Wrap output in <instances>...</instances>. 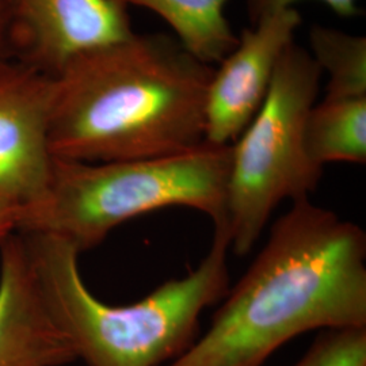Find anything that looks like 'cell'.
Here are the masks:
<instances>
[{
  "label": "cell",
  "mask_w": 366,
  "mask_h": 366,
  "mask_svg": "<svg viewBox=\"0 0 366 366\" xmlns=\"http://www.w3.org/2000/svg\"><path fill=\"white\" fill-rule=\"evenodd\" d=\"M366 327V234L310 199L292 202L210 327L167 366H262L314 330Z\"/></svg>",
  "instance_id": "6da1fadb"
},
{
  "label": "cell",
  "mask_w": 366,
  "mask_h": 366,
  "mask_svg": "<svg viewBox=\"0 0 366 366\" xmlns=\"http://www.w3.org/2000/svg\"><path fill=\"white\" fill-rule=\"evenodd\" d=\"M209 66L169 34L81 53L53 78V157L107 163L167 157L205 142Z\"/></svg>",
  "instance_id": "7a4b0ae2"
},
{
  "label": "cell",
  "mask_w": 366,
  "mask_h": 366,
  "mask_svg": "<svg viewBox=\"0 0 366 366\" xmlns=\"http://www.w3.org/2000/svg\"><path fill=\"white\" fill-rule=\"evenodd\" d=\"M22 236L48 308L87 366L169 365L196 342L201 314L229 290L227 229H214L209 252L193 272L128 305L92 295L80 274V252L69 242Z\"/></svg>",
  "instance_id": "3957f363"
},
{
  "label": "cell",
  "mask_w": 366,
  "mask_h": 366,
  "mask_svg": "<svg viewBox=\"0 0 366 366\" xmlns=\"http://www.w3.org/2000/svg\"><path fill=\"white\" fill-rule=\"evenodd\" d=\"M232 145L204 142L167 157L84 163L56 159L45 192L16 210L22 235H53L79 252L97 247L118 225L171 207L198 210L227 229Z\"/></svg>",
  "instance_id": "277c9868"
},
{
  "label": "cell",
  "mask_w": 366,
  "mask_h": 366,
  "mask_svg": "<svg viewBox=\"0 0 366 366\" xmlns=\"http://www.w3.org/2000/svg\"><path fill=\"white\" fill-rule=\"evenodd\" d=\"M322 75L311 53L290 44L261 109L232 144L227 231L236 255L249 254L282 201L310 199L320 182L323 169L307 155L304 125Z\"/></svg>",
  "instance_id": "5b68a950"
},
{
  "label": "cell",
  "mask_w": 366,
  "mask_h": 366,
  "mask_svg": "<svg viewBox=\"0 0 366 366\" xmlns=\"http://www.w3.org/2000/svg\"><path fill=\"white\" fill-rule=\"evenodd\" d=\"M53 78L0 57V194L18 207L37 199L52 175Z\"/></svg>",
  "instance_id": "8992f818"
},
{
  "label": "cell",
  "mask_w": 366,
  "mask_h": 366,
  "mask_svg": "<svg viewBox=\"0 0 366 366\" xmlns=\"http://www.w3.org/2000/svg\"><path fill=\"white\" fill-rule=\"evenodd\" d=\"M301 15L295 7L244 29L212 75L205 102V142L232 145L267 95L280 59L295 42Z\"/></svg>",
  "instance_id": "52a82bcc"
},
{
  "label": "cell",
  "mask_w": 366,
  "mask_h": 366,
  "mask_svg": "<svg viewBox=\"0 0 366 366\" xmlns=\"http://www.w3.org/2000/svg\"><path fill=\"white\" fill-rule=\"evenodd\" d=\"M113 0H11L13 59L54 78L81 53L133 34Z\"/></svg>",
  "instance_id": "ba28073f"
},
{
  "label": "cell",
  "mask_w": 366,
  "mask_h": 366,
  "mask_svg": "<svg viewBox=\"0 0 366 366\" xmlns=\"http://www.w3.org/2000/svg\"><path fill=\"white\" fill-rule=\"evenodd\" d=\"M76 354L39 288L25 237L0 240V366H64Z\"/></svg>",
  "instance_id": "9c48e42d"
},
{
  "label": "cell",
  "mask_w": 366,
  "mask_h": 366,
  "mask_svg": "<svg viewBox=\"0 0 366 366\" xmlns=\"http://www.w3.org/2000/svg\"><path fill=\"white\" fill-rule=\"evenodd\" d=\"M129 9L143 7L163 18L183 46L198 60L220 63L237 44L224 7L227 0H113Z\"/></svg>",
  "instance_id": "30bf717a"
},
{
  "label": "cell",
  "mask_w": 366,
  "mask_h": 366,
  "mask_svg": "<svg viewBox=\"0 0 366 366\" xmlns=\"http://www.w3.org/2000/svg\"><path fill=\"white\" fill-rule=\"evenodd\" d=\"M307 155L316 166L366 163V98L323 99L315 104L304 125Z\"/></svg>",
  "instance_id": "8fae6325"
},
{
  "label": "cell",
  "mask_w": 366,
  "mask_h": 366,
  "mask_svg": "<svg viewBox=\"0 0 366 366\" xmlns=\"http://www.w3.org/2000/svg\"><path fill=\"white\" fill-rule=\"evenodd\" d=\"M311 56L327 71L326 99L366 98V39L315 25L310 31Z\"/></svg>",
  "instance_id": "7c38bea8"
},
{
  "label": "cell",
  "mask_w": 366,
  "mask_h": 366,
  "mask_svg": "<svg viewBox=\"0 0 366 366\" xmlns=\"http://www.w3.org/2000/svg\"><path fill=\"white\" fill-rule=\"evenodd\" d=\"M295 366H366V327L325 330Z\"/></svg>",
  "instance_id": "4fadbf2b"
},
{
  "label": "cell",
  "mask_w": 366,
  "mask_h": 366,
  "mask_svg": "<svg viewBox=\"0 0 366 366\" xmlns=\"http://www.w3.org/2000/svg\"><path fill=\"white\" fill-rule=\"evenodd\" d=\"M300 0H247V13H249L251 25H255L263 18L272 14L290 9L295 3ZM340 16L352 18L361 13L357 0H320Z\"/></svg>",
  "instance_id": "5bb4252c"
},
{
  "label": "cell",
  "mask_w": 366,
  "mask_h": 366,
  "mask_svg": "<svg viewBox=\"0 0 366 366\" xmlns=\"http://www.w3.org/2000/svg\"><path fill=\"white\" fill-rule=\"evenodd\" d=\"M0 57L13 59V53H11V0H0Z\"/></svg>",
  "instance_id": "9a60e30c"
},
{
  "label": "cell",
  "mask_w": 366,
  "mask_h": 366,
  "mask_svg": "<svg viewBox=\"0 0 366 366\" xmlns=\"http://www.w3.org/2000/svg\"><path fill=\"white\" fill-rule=\"evenodd\" d=\"M18 205L0 194V240L15 232Z\"/></svg>",
  "instance_id": "2e32d148"
}]
</instances>
